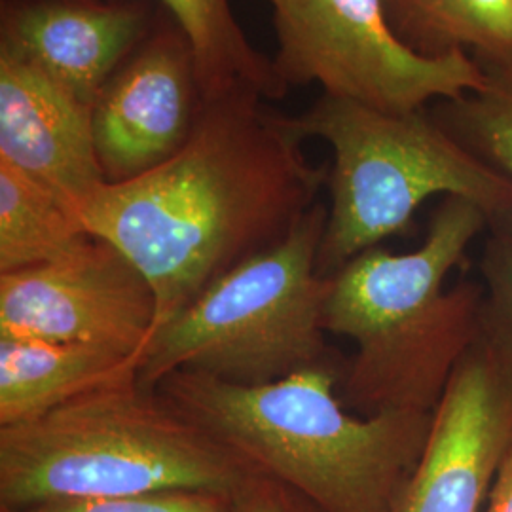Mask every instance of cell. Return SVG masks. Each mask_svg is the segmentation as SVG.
Returning <instances> with one entry per match:
<instances>
[{
    "instance_id": "11",
    "label": "cell",
    "mask_w": 512,
    "mask_h": 512,
    "mask_svg": "<svg viewBox=\"0 0 512 512\" xmlns=\"http://www.w3.org/2000/svg\"><path fill=\"white\" fill-rule=\"evenodd\" d=\"M156 16L150 0H2L0 54L93 105Z\"/></svg>"
},
{
    "instance_id": "4",
    "label": "cell",
    "mask_w": 512,
    "mask_h": 512,
    "mask_svg": "<svg viewBox=\"0 0 512 512\" xmlns=\"http://www.w3.org/2000/svg\"><path fill=\"white\" fill-rule=\"evenodd\" d=\"M251 471L137 380L0 427V511L165 492L232 495Z\"/></svg>"
},
{
    "instance_id": "18",
    "label": "cell",
    "mask_w": 512,
    "mask_h": 512,
    "mask_svg": "<svg viewBox=\"0 0 512 512\" xmlns=\"http://www.w3.org/2000/svg\"><path fill=\"white\" fill-rule=\"evenodd\" d=\"M480 260L482 336L512 353V220L492 224Z\"/></svg>"
},
{
    "instance_id": "21",
    "label": "cell",
    "mask_w": 512,
    "mask_h": 512,
    "mask_svg": "<svg viewBox=\"0 0 512 512\" xmlns=\"http://www.w3.org/2000/svg\"><path fill=\"white\" fill-rule=\"evenodd\" d=\"M484 512H512V440L499 463Z\"/></svg>"
},
{
    "instance_id": "22",
    "label": "cell",
    "mask_w": 512,
    "mask_h": 512,
    "mask_svg": "<svg viewBox=\"0 0 512 512\" xmlns=\"http://www.w3.org/2000/svg\"><path fill=\"white\" fill-rule=\"evenodd\" d=\"M82 2H92V0H82Z\"/></svg>"
},
{
    "instance_id": "17",
    "label": "cell",
    "mask_w": 512,
    "mask_h": 512,
    "mask_svg": "<svg viewBox=\"0 0 512 512\" xmlns=\"http://www.w3.org/2000/svg\"><path fill=\"white\" fill-rule=\"evenodd\" d=\"M482 69L480 90L440 101L431 112L476 158L512 179V65Z\"/></svg>"
},
{
    "instance_id": "19",
    "label": "cell",
    "mask_w": 512,
    "mask_h": 512,
    "mask_svg": "<svg viewBox=\"0 0 512 512\" xmlns=\"http://www.w3.org/2000/svg\"><path fill=\"white\" fill-rule=\"evenodd\" d=\"M0 512H234L232 495L215 492H165V494L57 501L19 511Z\"/></svg>"
},
{
    "instance_id": "8",
    "label": "cell",
    "mask_w": 512,
    "mask_h": 512,
    "mask_svg": "<svg viewBox=\"0 0 512 512\" xmlns=\"http://www.w3.org/2000/svg\"><path fill=\"white\" fill-rule=\"evenodd\" d=\"M156 294L112 243L86 239L46 264L0 274V334L143 355Z\"/></svg>"
},
{
    "instance_id": "15",
    "label": "cell",
    "mask_w": 512,
    "mask_h": 512,
    "mask_svg": "<svg viewBox=\"0 0 512 512\" xmlns=\"http://www.w3.org/2000/svg\"><path fill=\"white\" fill-rule=\"evenodd\" d=\"M190 40L207 99L234 90L281 99L289 86L274 57L258 52L245 37L230 0H158Z\"/></svg>"
},
{
    "instance_id": "9",
    "label": "cell",
    "mask_w": 512,
    "mask_h": 512,
    "mask_svg": "<svg viewBox=\"0 0 512 512\" xmlns=\"http://www.w3.org/2000/svg\"><path fill=\"white\" fill-rule=\"evenodd\" d=\"M207 95L198 59L164 8L93 101V137L105 181L126 183L173 158L200 122Z\"/></svg>"
},
{
    "instance_id": "2",
    "label": "cell",
    "mask_w": 512,
    "mask_h": 512,
    "mask_svg": "<svg viewBox=\"0 0 512 512\" xmlns=\"http://www.w3.org/2000/svg\"><path fill=\"white\" fill-rule=\"evenodd\" d=\"M336 372L310 366L264 385L175 372L156 393L247 467L325 512H393L420 463L433 412L351 416Z\"/></svg>"
},
{
    "instance_id": "14",
    "label": "cell",
    "mask_w": 512,
    "mask_h": 512,
    "mask_svg": "<svg viewBox=\"0 0 512 512\" xmlns=\"http://www.w3.org/2000/svg\"><path fill=\"white\" fill-rule=\"evenodd\" d=\"M393 31L421 55L463 52L480 67L512 65V0H384Z\"/></svg>"
},
{
    "instance_id": "6",
    "label": "cell",
    "mask_w": 512,
    "mask_h": 512,
    "mask_svg": "<svg viewBox=\"0 0 512 512\" xmlns=\"http://www.w3.org/2000/svg\"><path fill=\"white\" fill-rule=\"evenodd\" d=\"M329 209L315 203L291 232L211 283L152 334L137 382L156 391L175 372L264 385L327 363L332 277L317 268Z\"/></svg>"
},
{
    "instance_id": "13",
    "label": "cell",
    "mask_w": 512,
    "mask_h": 512,
    "mask_svg": "<svg viewBox=\"0 0 512 512\" xmlns=\"http://www.w3.org/2000/svg\"><path fill=\"white\" fill-rule=\"evenodd\" d=\"M139 355L0 334V427L37 420L110 385L137 380Z\"/></svg>"
},
{
    "instance_id": "10",
    "label": "cell",
    "mask_w": 512,
    "mask_h": 512,
    "mask_svg": "<svg viewBox=\"0 0 512 512\" xmlns=\"http://www.w3.org/2000/svg\"><path fill=\"white\" fill-rule=\"evenodd\" d=\"M512 440V353L480 336L433 410L393 512H480Z\"/></svg>"
},
{
    "instance_id": "7",
    "label": "cell",
    "mask_w": 512,
    "mask_h": 512,
    "mask_svg": "<svg viewBox=\"0 0 512 512\" xmlns=\"http://www.w3.org/2000/svg\"><path fill=\"white\" fill-rule=\"evenodd\" d=\"M274 12L275 69L285 84H319L325 95L372 109L410 112L482 88L469 54L429 57L393 31L384 0H268Z\"/></svg>"
},
{
    "instance_id": "5",
    "label": "cell",
    "mask_w": 512,
    "mask_h": 512,
    "mask_svg": "<svg viewBox=\"0 0 512 512\" xmlns=\"http://www.w3.org/2000/svg\"><path fill=\"white\" fill-rule=\"evenodd\" d=\"M287 122L302 141L321 139L334 152L317 260L323 275L410 230L433 196L475 203L490 226L512 220V179L463 147L431 110L389 112L323 93Z\"/></svg>"
},
{
    "instance_id": "3",
    "label": "cell",
    "mask_w": 512,
    "mask_h": 512,
    "mask_svg": "<svg viewBox=\"0 0 512 512\" xmlns=\"http://www.w3.org/2000/svg\"><path fill=\"white\" fill-rule=\"evenodd\" d=\"M490 228L469 200L446 196L412 253L382 245L351 258L332 277L325 330L353 342L342 403L363 416L433 412L459 363L482 336L484 289H444L471 243Z\"/></svg>"
},
{
    "instance_id": "12",
    "label": "cell",
    "mask_w": 512,
    "mask_h": 512,
    "mask_svg": "<svg viewBox=\"0 0 512 512\" xmlns=\"http://www.w3.org/2000/svg\"><path fill=\"white\" fill-rule=\"evenodd\" d=\"M0 160L76 215L107 184L95 150L93 105L8 54H0Z\"/></svg>"
},
{
    "instance_id": "1",
    "label": "cell",
    "mask_w": 512,
    "mask_h": 512,
    "mask_svg": "<svg viewBox=\"0 0 512 512\" xmlns=\"http://www.w3.org/2000/svg\"><path fill=\"white\" fill-rule=\"evenodd\" d=\"M251 90L207 99L173 158L103 184L78 209L156 294V330L219 277L270 249L317 203L329 169L311 165L287 116Z\"/></svg>"
},
{
    "instance_id": "16",
    "label": "cell",
    "mask_w": 512,
    "mask_h": 512,
    "mask_svg": "<svg viewBox=\"0 0 512 512\" xmlns=\"http://www.w3.org/2000/svg\"><path fill=\"white\" fill-rule=\"evenodd\" d=\"M88 238L71 207L0 160V274L46 264Z\"/></svg>"
},
{
    "instance_id": "20",
    "label": "cell",
    "mask_w": 512,
    "mask_h": 512,
    "mask_svg": "<svg viewBox=\"0 0 512 512\" xmlns=\"http://www.w3.org/2000/svg\"><path fill=\"white\" fill-rule=\"evenodd\" d=\"M234 512H325L272 476L251 471L232 494Z\"/></svg>"
}]
</instances>
